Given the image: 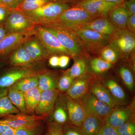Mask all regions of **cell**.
<instances>
[{"mask_svg":"<svg viewBox=\"0 0 135 135\" xmlns=\"http://www.w3.org/2000/svg\"><path fill=\"white\" fill-rule=\"evenodd\" d=\"M39 25L46 27L55 35L71 56L79 55L83 51L81 40L75 31L57 22H50Z\"/></svg>","mask_w":135,"mask_h":135,"instance_id":"cell-1","label":"cell"},{"mask_svg":"<svg viewBox=\"0 0 135 135\" xmlns=\"http://www.w3.org/2000/svg\"><path fill=\"white\" fill-rule=\"evenodd\" d=\"M71 6L66 3L51 2L35 9L22 12L29 16L36 24L40 25L53 22Z\"/></svg>","mask_w":135,"mask_h":135,"instance_id":"cell-2","label":"cell"},{"mask_svg":"<svg viewBox=\"0 0 135 135\" xmlns=\"http://www.w3.org/2000/svg\"><path fill=\"white\" fill-rule=\"evenodd\" d=\"M47 70L42 64L29 66L13 67L0 76V88H9L22 79L38 76Z\"/></svg>","mask_w":135,"mask_h":135,"instance_id":"cell-3","label":"cell"},{"mask_svg":"<svg viewBox=\"0 0 135 135\" xmlns=\"http://www.w3.org/2000/svg\"><path fill=\"white\" fill-rule=\"evenodd\" d=\"M95 18L84 9L75 4L65 10L53 22L60 23L75 31L92 22Z\"/></svg>","mask_w":135,"mask_h":135,"instance_id":"cell-4","label":"cell"},{"mask_svg":"<svg viewBox=\"0 0 135 135\" xmlns=\"http://www.w3.org/2000/svg\"><path fill=\"white\" fill-rule=\"evenodd\" d=\"M35 36L41 43L50 56L56 55L71 56L56 37L46 27L36 24L33 29Z\"/></svg>","mask_w":135,"mask_h":135,"instance_id":"cell-5","label":"cell"},{"mask_svg":"<svg viewBox=\"0 0 135 135\" xmlns=\"http://www.w3.org/2000/svg\"><path fill=\"white\" fill-rule=\"evenodd\" d=\"M36 25L23 12L12 10L3 26L8 33H18L32 31Z\"/></svg>","mask_w":135,"mask_h":135,"instance_id":"cell-6","label":"cell"},{"mask_svg":"<svg viewBox=\"0 0 135 135\" xmlns=\"http://www.w3.org/2000/svg\"><path fill=\"white\" fill-rule=\"evenodd\" d=\"M46 119L43 116L20 113L2 116L0 117V122L17 129L40 126L41 122Z\"/></svg>","mask_w":135,"mask_h":135,"instance_id":"cell-7","label":"cell"},{"mask_svg":"<svg viewBox=\"0 0 135 135\" xmlns=\"http://www.w3.org/2000/svg\"><path fill=\"white\" fill-rule=\"evenodd\" d=\"M34 34L33 30L18 33H8L0 41V59L9 56L30 36Z\"/></svg>","mask_w":135,"mask_h":135,"instance_id":"cell-8","label":"cell"},{"mask_svg":"<svg viewBox=\"0 0 135 135\" xmlns=\"http://www.w3.org/2000/svg\"><path fill=\"white\" fill-rule=\"evenodd\" d=\"M112 47L121 53L128 54L135 49V39L133 34L127 29H118L110 37Z\"/></svg>","mask_w":135,"mask_h":135,"instance_id":"cell-9","label":"cell"},{"mask_svg":"<svg viewBox=\"0 0 135 135\" xmlns=\"http://www.w3.org/2000/svg\"><path fill=\"white\" fill-rule=\"evenodd\" d=\"M81 105L86 116L95 115L103 118L104 120L113 109L99 101L91 93L84 97Z\"/></svg>","mask_w":135,"mask_h":135,"instance_id":"cell-10","label":"cell"},{"mask_svg":"<svg viewBox=\"0 0 135 135\" xmlns=\"http://www.w3.org/2000/svg\"><path fill=\"white\" fill-rule=\"evenodd\" d=\"M57 89L49 90L42 92L38 103L34 111V115L47 118L55 108L59 92Z\"/></svg>","mask_w":135,"mask_h":135,"instance_id":"cell-11","label":"cell"},{"mask_svg":"<svg viewBox=\"0 0 135 135\" xmlns=\"http://www.w3.org/2000/svg\"><path fill=\"white\" fill-rule=\"evenodd\" d=\"M76 4L95 18L107 17L111 10L119 5L100 0H82Z\"/></svg>","mask_w":135,"mask_h":135,"instance_id":"cell-12","label":"cell"},{"mask_svg":"<svg viewBox=\"0 0 135 135\" xmlns=\"http://www.w3.org/2000/svg\"><path fill=\"white\" fill-rule=\"evenodd\" d=\"M23 46L27 55L35 62L42 64L50 57L34 34L27 39Z\"/></svg>","mask_w":135,"mask_h":135,"instance_id":"cell-13","label":"cell"},{"mask_svg":"<svg viewBox=\"0 0 135 135\" xmlns=\"http://www.w3.org/2000/svg\"><path fill=\"white\" fill-rule=\"evenodd\" d=\"M75 32L81 41L91 48L104 47L110 42V37L91 29L82 28Z\"/></svg>","mask_w":135,"mask_h":135,"instance_id":"cell-14","label":"cell"},{"mask_svg":"<svg viewBox=\"0 0 135 135\" xmlns=\"http://www.w3.org/2000/svg\"><path fill=\"white\" fill-rule=\"evenodd\" d=\"M65 99L70 123L80 128L86 116L82 105L68 96Z\"/></svg>","mask_w":135,"mask_h":135,"instance_id":"cell-15","label":"cell"},{"mask_svg":"<svg viewBox=\"0 0 135 135\" xmlns=\"http://www.w3.org/2000/svg\"><path fill=\"white\" fill-rule=\"evenodd\" d=\"M131 110L128 107L113 109L105 119L104 123L117 129L131 119Z\"/></svg>","mask_w":135,"mask_h":135,"instance_id":"cell-16","label":"cell"},{"mask_svg":"<svg viewBox=\"0 0 135 135\" xmlns=\"http://www.w3.org/2000/svg\"><path fill=\"white\" fill-rule=\"evenodd\" d=\"M82 28L91 29L110 37L119 29L111 23L107 17H99L94 20L85 25Z\"/></svg>","mask_w":135,"mask_h":135,"instance_id":"cell-17","label":"cell"},{"mask_svg":"<svg viewBox=\"0 0 135 135\" xmlns=\"http://www.w3.org/2000/svg\"><path fill=\"white\" fill-rule=\"evenodd\" d=\"M23 44L9 56V61L13 67L29 66L40 64L35 62L26 52Z\"/></svg>","mask_w":135,"mask_h":135,"instance_id":"cell-18","label":"cell"},{"mask_svg":"<svg viewBox=\"0 0 135 135\" xmlns=\"http://www.w3.org/2000/svg\"><path fill=\"white\" fill-rule=\"evenodd\" d=\"M104 123L103 118L95 115H88L80 127V130L82 135H96Z\"/></svg>","mask_w":135,"mask_h":135,"instance_id":"cell-19","label":"cell"},{"mask_svg":"<svg viewBox=\"0 0 135 135\" xmlns=\"http://www.w3.org/2000/svg\"><path fill=\"white\" fill-rule=\"evenodd\" d=\"M107 16L111 23L117 28L126 29V23L129 15L128 11L121 4L111 10Z\"/></svg>","mask_w":135,"mask_h":135,"instance_id":"cell-20","label":"cell"},{"mask_svg":"<svg viewBox=\"0 0 135 135\" xmlns=\"http://www.w3.org/2000/svg\"><path fill=\"white\" fill-rule=\"evenodd\" d=\"M91 93L99 101L113 108L117 104L108 89L105 86L98 83L92 84L90 88Z\"/></svg>","mask_w":135,"mask_h":135,"instance_id":"cell-21","label":"cell"},{"mask_svg":"<svg viewBox=\"0 0 135 135\" xmlns=\"http://www.w3.org/2000/svg\"><path fill=\"white\" fill-rule=\"evenodd\" d=\"M89 83L87 79H79L74 81L66 91L68 96L76 100L85 95L89 88Z\"/></svg>","mask_w":135,"mask_h":135,"instance_id":"cell-22","label":"cell"},{"mask_svg":"<svg viewBox=\"0 0 135 135\" xmlns=\"http://www.w3.org/2000/svg\"><path fill=\"white\" fill-rule=\"evenodd\" d=\"M58 80L53 73L47 70L38 76V87L41 91L57 89Z\"/></svg>","mask_w":135,"mask_h":135,"instance_id":"cell-23","label":"cell"},{"mask_svg":"<svg viewBox=\"0 0 135 135\" xmlns=\"http://www.w3.org/2000/svg\"><path fill=\"white\" fill-rule=\"evenodd\" d=\"M42 92L37 87L24 92L26 108L28 114L34 115L35 110L40 101Z\"/></svg>","mask_w":135,"mask_h":135,"instance_id":"cell-24","label":"cell"},{"mask_svg":"<svg viewBox=\"0 0 135 135\" xmlns=\"http://www.w3.org/2000/svg\"><path fill=\"white\" fill-rule=\"evenodd\" d=\"M7 96L11 102L19 110L21 113L28 114L26 108L23 92L10 87L8 89Z\"/></svg>","mask_w":135,"mask_h":135,"instance_id":"cell-25","label":"cell"},{"mask_svg":"<svg viewBox=\"0 0 135 135\" xmlns=\"http://www.w3.org/2000/svg\"><path fill=\"white\" fill-rule=\"evenodd\" d=\"M105 85L116 103H121L126 100V93L123 89L115 81L113 80H108L105 82Z\"/></svg>","mask_w":135,"mask_h":135,"instance_id":"cell-26","label":"cell"},{"mask_svg":"<svg viewBox=\"0 0 135 135\" xmlns=\"http://www.w3.org/2000/svg\"><path fill=\"white\" fill-rule=\"evenodd\" d=\"M38 76L22 79L15 83L11 87L24 93L29 90L38 87Z\"/></svg>","mask_w":135,"mask_h":135,"instance_id":"cell-27","label":"cell"},{"mask_svg":"<svg viewBox=\"0 0 135 135\" xmlns=\"http://www.w3.org/2000/svg\"><path fill=\"white\" fill-rule=\"evenodd\" d=\"M51 2L53 1L51 0H23L21 4L14 10L21 12L29 11Z\"/></svg>","mask_w":135,"mask_h":135,"instance_id":"cell-28","label":"cell"},{"mask_svg":"<svg viewBox=\"0 0 135 135\" xmlns=\"http://www.w3.org/2000/svg\"><path fill=\"white\" fill-rule=\"evenodd\" d=\"M20 113L19 110L11 102L7 96L0 99V117Z\"/></svg>","mask_w":135,"mask_h":135,"instance_id":"cell-29","label":"cell"},{"mask_svg":"<svg viewBox=\"0 0 135 135\" xmlns=\"http://www.w3.org/2000/svg\"><path fill=\"white\" fill-rule=\"evenodd\" d=\"M91 69L94 72L99 74L103 73L112 67L110 63L99 58H95L90 62Z\"/></svg>","mask_w":135,"mask_h":135,"instance_id":"cell-30","label":"cell"},{"mask_svg":"<svg viewBox=\"0 0 135 135\" xmlns=\"http://www.w3.org/2000/svg\"><path fill=\"white\" fill-rule=\"evenodd\" d=\"M53 111V122L63 126L67 123L69 118L65 108L62 105H57Z\"/></svg>","mask_w":135,"mask_h":135,"instance_id":"cell-31","label":"cell"},{"mask_svg":"<svg viewBox=\"0 0 135 135\" xmlns=\"http://www.w3.org/2000/svg\"><path fill=\"white\" fill-rule=\"evenodd\" d=\"M86 69V64L84 60L79 59L75 60L70 70L68 72L74 79L82 75Z\"/></svg>","mask_w":135,"mask_h":135,"instance_id":"cell-32","label":"cell"},{"mask_svg":"<svg viewBox=\"0 0 135 135\" xmlns=\"http://www.w3.org/2000/svg\"><path fill=\"white\" fill-rule=\"evenodd\" d=\"M119 74L127 88L131 91L133 90L134 87V78L130 70L127 68L123 66L120 69Z\"/></svg>","mask_w":135,"mask_h":135,"instance_id":"cell-33","label":"cell"},{"mask_svg":"<svg viewBox=\"0 0 135 135\" xmlns=\"http://www.w3.org/2000/svg\"><path fill=\"white\" fill-rule=\"evenodd\" d=\"M74 81L68 71L66 72L58 80L57 89L61 92L67 91Z\"/></svg>","mask_w":135,"mask_h":135,"instance_id":"cell-34","label":"cell"},{"mask_svg":"<svg viewBox=\"0 0 135 135\" xmlns=\"http://www.w3.org/2000/svg\"><path fill=\"white\" fill-rule=\"evenodd\" d=\"M101 56L104 60L111 64L116 62L118 57L117 51L112 47L104 49L101 52Z\"/></svg>","mask_w":135,"mask_h":135,"instance_id":"cell-35","label":"cell"},{"mask_svg":"<svg viewBox=\"0 0 135 135\" xmlns=\"http://www.w3.org/2000/svg\"><path fill=\"white\" fill-rule=\"evenodd\" d=\"M40 126L16 129L15 135H38Z\"/></svg>","mask_w":135,"mask_h":135,"instance_id":"cell-36","label":"cell"},{"mask_svg":"<svg viewBox=\"0 0 135 135\" xmlns=\"http://www.w3.org/2000/svg\"><path fill=\"white\" fill-rule=\"evenodd\" d=\"M63 126L53 122H49L47 123L48 131L50 135H64Z\"/></svg>","mask_w":135,"mask_h":135,"instance_id":"cell-37","label":"cell"},{"mask_svg":"<svg viewBox=\"0 0 135 135\" xmlns=\"http://www.w3.org/2000/svg\"><path fill=\"white\" fill-rule=\"evenodd\" d=\"M63 133L64 135H82L80 128L66 123L63 126Z\"/></svg>","mask_w":135,"mask_h":135,"instance_id":"cell-38","label":"cell"},{"mask_svg":"<svg viewBox=\"0 0 135 135\" xmlns=\"http://www.w3.org/2000/svg\"><path fill=\"white\" fill-rule=\"evenodd\" d=\"M96 135H118L117 129L108 124L104 123Z\"/></svg>","mask_w":135,"mask_h":135,"instance_id":"cell-39","label":"cell"},{"mask_svg":"<svg viewBox=\"0 0 135 135\" xmlns=\"http://www.w3.org/2000/svg\"><path fill=\"white\" fill-rule=\"evenodd\" d=\"M12 11L5 6H0V26L4 25Z\"/></svg>","mask_w":135,"mask_h":135,"instance_id":"cell-40","label":"cell"},{"mask_svg":"<svg viewBox=\"0 0 135 135\" xmlns=\"http://www.w3.org/2000/svg\"><path fill=\"white\" fill-rule=\"evenodd\" d=\"M128 12L129 16L135 14V0H125L121 3Z\"/></svg>","mask_w":135,"mask_h":135,"instance_id":"cell-41","label":"cell"},{"mask_svg":"<svg viewBox=\"0 0 135 135\" xmlns=\"http://www.w3.org/2000/svg\"><path fill=\"white\" fill-rule=\"evenodd\" d=\"M134 128H135L134 122L130 119L116 129L118 134H119Z\"/></svg>","mask_w":135,"mask_h":135,"instance_id":"cell-42","label":"cell"},{"mask_svg":"<svg viewBox=\"0 0 135 135\" xmlns=\"http://www.w3.org/2000/svg\"><path fill=\"white\" fill-rule=\"evenodd\" d=\"M16 129L0 122V135H15Z\"/></svg>","mask_w":135,"mask_h":135,"instance_id":"cell-43","label":"cell"},{"mask_svg":"<svg viewBox=\"0 0 135 135\" xmlns=\"http://www.w3.org/2000/svg\"><path fill=\"white\" fill-rule=\"evenodd\" d=\"M128 31L131 33H135V14L129 16L127 23L126 28Z\"/></svg>","mask_w":135,"mask_h":135,"instance_id":"cell-44","label":"cell"},{"mask_svg":"<svg viewBox=\"0 0 135 135\" xmlns=\"http://www.w3.org/2000/svg\"><path fill=\"white\" fill-rule=\"evenodd\" d=\"M5 6L10 9L15 10L21 4L23 0H1Z\"/></svg>","mask_w":135,"mask_h":135,"instance_id":"cell-45","label":"cell"},{"mask_svg":"<svg viewBox=\"0 0 135 135\" xmlns=\"http://www.w3.org/2000/svg\"><path fill=\"white\" fill-rule=\"evenodd\" d=\"M70 59L68 56L66 55H62L59 57V66L61 68L66 67L70 62Z\"/></svg>","mask_w":135,"mask_h":135,"instance_id":"cell-46","label":"cell"},{"mask_svg":"<svg viewBox=\"0 0 135 135\" xmlns=\"http://www.w3.org/2000/svg\"><path fill=\"white\" fill-rule=\"evenodd\" d=\"M59 57L57 55H53L50 56L49 59V64L52 67L59 66Z\"/></svg>","mask_w":135,"mask_h":135,"instance_id":"cell-47","label":"cell"},{"mask_svg":"<svg viewBox=\"0 0 135 135\" xmlns=\"http://www.w3.org/2000/svg\"><path fill=\"white\" fill-rule=\"evenodd\" d=\"M52 1L55 2L66 3L71 5H73L77 4L81 1L82 0H51Z\"/></svg>","mask_w":135,"mask_h":135,"instance_id":"cell-48","label":"cell"},{"mask_svg":"<svg viewBox=\"0 0 135 135\" xmlns=\"http://www.w3.org/2000/svg\"><path fill=\"white\" fill-rule=\"evenodd\" d=\"M7 32L4 28V26H0V41L8 34Z\"/></svg>","mask_w":135,"mask_h":135,"instance_id":"cell-49","label":"cell"},{"mask_svg":"<svg viewBox=\"0 0 135 135\" xmlns=\"http://www.w3.org/2000/svg\"><path fill=\"white\" fill-rule=\"evenodd\" d=\"M8 88H0V99L7 95Z\"/></svg>","mask_w":135,"mask_h":135,"instance_id":"cell-50","label":"cell"},{"mask_svg":"<svg viewBox=\"0 0 135 135\" xmlns=\"http://www.w3.org/2000/svg\"><path fill=\"white\" fill-rule=\"evenodd\" d=\"M118 135H135V128H133L126 132L119 134Z\"/></svg>","mask_w":135,"mask_h":135,"instance_id":"cell-51","label":"cell"},{"mask_svg":"<svg viewBox=\"0 0 135 135\" xmlns=\"http://www.w3.org/2000/svg\"><path fill=\"white\" fill-rule=\"evenodd\" d=\"M107 2L112 3L118 5H120L125 0H100Z\"/></svg>","mask_w":135,"mask_h":135,"instance_id":"cell-52","label":"cell"},{"mask_svg":"<svg viewBox=\"0 0 135 135\" xmlns=\"http://www.w3.org/2000/svg\"><path fill=\"white\" fill-rule=\"evenodd\" d=\"M4 65V63L2 62H0V68Z\"/></svg>","mask_w":135,"mask_h":135,"instance_id":"cell-53","label":"cell"},{"mask_svg":"<svg viewBox=\"0 0 135 135\" xmlns=\"http://www.w3.org/2000/svg\"><path fill=\"white\" fill-rule=\"evenodd\" d=\"M0 6H4L6 7V6H5V5L3 4V3L2 1H1V0H0Z\"/></svg>","mask_w":135,"mask_h":135,"instance_id":"cell-54","label":"cell"},{"mask_svg":"<svg viewBox=\"0 0 135 135\" xmlns=\"http://www.w3.org/2000/svg\"><path fill=\"white\" fill-rule=\"evenodd\" d=\"M44 135H50L48 131H47V132L46 133V134H45Z\"/></svg>","mask_w":135,"mask_h":135,"instance_id":"cell-55","label":"cell"},{"mask_svg":"<svg viewBox=\"0 0 135 135\" xmlns=\"http://www.w3.org/2000/svg\"></svg>","mask_w":135,"mask_h":135,"instance_id":"cell-56","label":"cell"}]
</instances>
